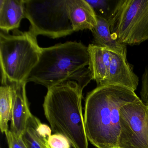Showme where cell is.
Instances as JSON below:
<instances>
[{
	"mask_svg": "<svg viewBox=\"0 0 148 148\" xmlns=\"http://www.w3.org/2000/svg\"><path fill=\"white\" fill-rule=\"evenodd\" d=\"M140 99L135 91L113 85L97 86L86 96L85 127L87 139L97 148H116L120 133V110Z\"/></svg>",
	"mask_w": 148,
	"mask_h": 148,
	"instance_id": "cell-1",
	"label": "cell"
},
{
	"mask_svg": "<svg viewBox=\"0 0 148 148\" xmlns=\"http://www.w3.org/2000/svg\"><path fill=\"white\" fill-rule=\"evenodd\" d=\"M89 63L88 47L81 42L68 41L41 48L38 61L26 82H34L49 89L73 81L84 90L93 79Z\"/></svg>",
	"mask_w": 148,
	"mask_h": 148,
	"instance_id": "cell-2",
	"label": "cell"
},
{
	"mask_svg": "<svg viewBox=\"0 0 148 148\" xmlns=\"http://www.w3.org/2000/svg\"><path fill=\"white\" fill-rule=\"evenodd\" d=\"M83 89L69 81L48 89L43 108L54 134H61L73 148H88L82 111Z\"/></svg>",
	"mask_w": 148,
	"mask_h": 148,
	"instance_id": "cell-3",
	"label": "cell"
},
{
	"mask_svg": "<svg viewBox=\"0 0 148 148\" xmlns=\"http://www.w3.org/2000/svg\"><path fill=\"white\" fill-rule=\"evenodd\" d=\"M37 37L30 31L12 35L1 32V85L26 82L40 56Z\"/></svg>",
	"mask_w": 148,
	"mask_h": 148,
	"instance_id": "cell-4",
	"label": "cell"
},
{
	"mask_svg": "<svg viewBox=\"0 0 148 148\" xmlns=\"http://www.w3.org/2000/svg\"><path fill=\"white\" fill-rule=\"evenodd\" d=\"M112 37L125 45L148 40V0H119L107 18Z\"/></svg>",
	"mask_w": 148,
	"mask_h": 148,
	"instance_id": "cell-5",
	"label": "cell"
},
{
	"mask_svg": "<svg viewBox=\"0 0 148 148\" xmlns=\"http://www.w3.org/2000/svg\"><path fill=\"white\" fill-rule=\"evenodd\" d=\"M25 18L34 35L55 39L74 32L69 18L66 0H24Z\"/></svg>",
	"mask_w": 148,
	"mask_h": 148,
	"instance_id": "cell-6",
	"label": "cell"
},
{
	"mask_svg": "<svg viewBox=\"0 0 148 148\" xmlns=\"http://www.w3.org/2000/svg\"><path fill=\"white\" fill-rule=\"evenodd\" d=\"M120 125L116 148H148V107L140 99L121 108Z\"/></svg>",
	"mask_w": 148,
	"mask_h": 148,
	"instance_id": "cell-7",
	"label": "cell"
},
{
	"mask_svg": "<svg viewBox=\"0 0 148 148\" xmlns=\"http://www.w3.org/2000/svg\"><path fill=\"white\" fill-rule=\"evenodd\" d=\"M139 79L127 60V57L111 51V61L107 79L103 85L125 86L135 91ZM103 86V85H102Z\"/></svg>",
	"mask_w": 148,
	"mask_h": 148,
	"instance_id": "cell-8",
	"label": "cell"
},
{
	"mask_svg": "<svg viewBox=\"0 0 148 148\" xmlns=\"http://www.w3.org/2000/svg\"><path fill=\"white\" fill-rule=\"evenodd\" d=\"M26 82L10 85L12 91V111L10 131L21 137L32 114L26 92Z\"/></svg>",
	"mask_w": 148,
	"mask_h": 148,
	"instance_id": "cell-9",
	"label": "cell"
},
{
	"mask_svg": "<svg viewBox=\"0 0 148 148\" xmlns=\"http://www.w3.org/2000/svg\"><path fill=\"white\" fill-rule=\"evenodd\" d=\"M69 18L74 32L92 31L97 24V14L86 0H66Z\"/></svg>",
	"mask_w": 148,
	"mask_h": 148,
	"instance_id": "cell-10",
	"label": "cell"
},
{
	"mask_svg": "<svg viewBox=\"0 0 148 148\" xmlns=\"http://www.w3.org/2000/svg\"><path fill=\"white\" fill-rule=\"evenodd\" d=\"M25 18L24 0H0V28L8 34L19 27Z\"/></svg>",
	"mask_w": 148,
	"mask_h": 148,
	"instance_id": "cell-11",
	"label": "cell"
},
{
	"mask_svg": "<svg viewBox=\"0 0 148 148\" xmlns=\"http://www.w3.org/2000/svg\"><path fill=\"white\" fill-rule=\"evenodd\" d=\"M90 55V69L92 79L97 86L103 85L107 79L111 61V51L104 47L90 44L88 46Z\"/></svg>",
	"mask_w": 148,
	"mask_h": 148,
	"instance_id": "cell-12",
	"label": "cell"
},
{
	"mask_svg": "<svg viewBox=\"0 0 148 148\" xmlns=\"http://www.w3.org/2000/svg\"><path fill=\"white\" fill-rule=\"evenodd\" d=\"M97 25L91 31L93 37L92 44L127 57L126 46L113 38L107 20L97 15Z\"/></svg>",
	"mask_w": 148,
	"mask_h": 148,
	"instance_id": "cell-13",
	"label": "cell"
},
{
	"mask_svg": "<svg viewBox=\"0 0 148 148\" xmlns=\"http://www.w3.org/2000/svg\"><path fill=\"white\" fill-rule=\"evenodd\" d=\"M40 121L35 116H32L27 122L21 138L27 148H49L48 140L38 130Z\"/></svg>",
	"mask_w": 148,
	"mask_h": 148,
	"instance_id": "cell-14",
	"label": "cell"
},
{
	"mask_svg": "<svg viewBox=\"0 0 148 148\" xmlns=\"http://www.w3.org/2000/svg\"><path fill=\"white\" fill-rule=\"evenodd\" d=\"M12 91L11 86L1 85L0 87V129L2 133L8 130V122L12 120Z\"/></svg>",
	"mask_w": 148,
	"mask_h": 148,
	"instance_id": "cell-15",
	"label": "cell"
},
{
	"mask_svg": "<svg viewBox=\"0 0 148 148\" xmlns=\"http://www.w3.org/2000/svg\"><path fill=\"white\" fill-rule=\"evenodd\" d=\"M88 4L90 5L95 11L97 15L102 16L107 19L110 14V1L106 0H96V1H88L86 0Z\"/></svg>",
	"mask_w": 148,
	"mask_h": 148,
	"instance_id": "cell-16",
	"label": "cell"
},
{
	"mask_svg": "<svg viewBox=\"0 0 148 148\" xmlns=\"http://www.w3.org/2000/svg\"><path fill=\"white\" fill-rule=\"evenodd\" d=\"M49 148H71L68 139L61 134H53L48 140Z\"/></svg>",
	"mask_w": 148,
	"mask_h": 148,
	"instance_id": "cell-17",
	"label": "cell"
},
{
	"mask_svg": "<svg viewBox=\"0 0 148 148\" xmlns=\"http://www.w3.org/2000/svg\"><path fill=\"white\" fill-rule=\"evenodd\" d=\"M9 148H27L21 137H19L8 130L5 133Z\"/></svg>",
	"mask_w": 148,
	"mask_h": 148,
	"instance_id": "cell-18",
	"label": "cell"
},
{
	"mask_svg": "<svg viewBox=\"0 0 148 148\" xmlns=\"http://www.w3.org/2000/svg\"><path fill=\"white\" fill-rule=\"evenodd\" d=\"M142 83L140 99L143 103L148 107V66L145 68L142 76Z\"/></svg>",
	"mask_w": 148,
	"mask_h": 148,
	"instance_id": "cell-19",
	"label": "cell"
}]
</instances>
